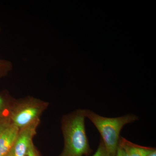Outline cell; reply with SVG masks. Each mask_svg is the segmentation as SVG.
<instances>
[{
    "label": "cell",
    "mask_w": 156,
    "mask_h": 156,
    "mask_svg": "<svg viewBox=\"0 0 156 156\" xmlns=\"http://www.w3.org/2000/svg\"><path fill=\"white\" fill-rule=\"evenodd\" d=\"M5 101L2 96L0 95V114L5 108Z\"/></svg>",
    "instance_id": "obj_12"
},
{
    "label": "cell",
    "mask_w": 156,
    "mask_h": 156,
    "mask_svg": "<svg viewBox=\"0 0 156 156\" xmlns=\"http://www.w3.org/2000/svg\"><path fill=\"white\" fill-rule=\"evenodd\" d=\"M47 103L34 98L22 101L14 105L9 119L19 129L40 119L47 107Z\"/></svg>",
    "instance_id": "obj_3"
},
{
    "label": "cell",
    "mask_w": 156,
    "mask_h": 156,
    "mask_svg": "<svg viewBox=\"0 0 156 156\" xmlns=\"http://www.w3.org/2000/svg\"><path fill=\"white\" fill-rule=\"evenodd\" d=\"M119 145L123 149L127 156H148L156 149L137 145L122 137L120 138Z\"/></svg>",
    "instance_id": "obj_6"
},
{
    "label": "cell",
    "mask_w": 156,
    "mask_h": 156,
    "mask_svg": "<svg viewBox=\"0 0 156 156\" xmlns=\"http://www.w3.org/2000/svg\"><path fill=\"white\" fill-rule=\"evenodd\" d=\"M6 156H13V154H12V153H11V151H10V152Z\"/></svg>",
    "instance_id": "obj_14"
},
{
    "label": "cell",
    "mask_w": 156,
    "mask_h": 156,
    "mask_svg": "<svg viewBox=\"0 0 156 156\" xmlns=\"http://www.w3.org/2000/svg\"><path fill=\"white\" fill-rule=\"evenodd\" d=\"M85 110H78L65 116L62 121L64 147L60 156L88 155L91 150L85 129Z\"/></svg>",
    "instance_id": "obj_1"
},
{
    "label": "cell",
    "mask_w": 156,
    "mask_h": 156,
    "mask_svg": "<svg viewBox=\"0 0 156 156\" xmlns=\"http://www.w3.org/2000/svg\"><path fill=\"white\" fill-rule=\"evenodd\" d=\"M148 156H156V149L153 151Z\"/></svg>",
    "instance_id": "obj_13"
},
{
    "label": "cell",
    "mask_w": 156,
    "mask_h": 156,
    "mask_svg": "<svg viewBox=\"0 0 156 156\" xmlns=\"http://www.w3.org/2000/svg\"><path fill=\"white\" fill-rule=\"evenodd\" d=\"M11 68V64L9 62L0 60V73L8 72Z\"/></svg>",
    "instance_id": "obj_8"
},
{
    "label": "cell",
    "mask_w": 156,
    "mask_h": 156,
    "mask_svg": "<svg viewBox=\"0 0 156 156\" xmlns=\"http://www.w3.org/2000/svg\"><path fill=\"white\" fill-rule=\"evenodd\" d=\"M116 156H127L126 153L122 148L119 145L117 149L116 155Z\"/></svg>",
    "instance_id": "obj_11"
},
{
    "label": "cell",
    "mask_w": 156,
    "mask_h": 156,
    "mask_svg": "<svg viewBox=\"0 0 156 156\" xmlns=\"http://www.w3.org/2000/svg\"><path fill=\"white\" fill-rule=\"evenodd\" d=\"M10 123H11V122L9 119L3 120L2 121L0 122V134L3 131V129Z\"/></svg>",
    "instance_id": "obj_10"
},
{
    "label": "cell",
    "mask_w": 156,
    "mask_h": 156,
    "mask_svg": "<svg viewBox=\"0 0 156 156\" xmlns=\"http://www.w3.org/2000/svg\"><path fill=\"white\" fill-rule=\"evenodd\" d=\"M92 156H109L102 140H101L99 146L96 152Z\"/></svg>",
    "instance_id": "obj_7"
},
{
    "label": "cell",
    "mask_w": 156,
    "mask_h": 156,
    "mask_svg": "<svg viewBox=\"0 0 156 156\" xmlns=\"http://www.w3.org/2000/svg\"><path fill=\"white\" fill-rule=\"evenodd\" d=\"M86 117L93 123L99 131L109 156H116L120 139V133L126 124L137 119L134 115L117 118L101 116L89 110H85Z\"/></svg>",
    "instance_id": "obj_2"
},
{
    "label": "cell",
    "mask_w": 156,
    "mask_h": 156,
    "mask_svg": "<svg viewBox=\"0 0 156 156\" xmlns=\"http://www.w3.org/2000/svg\"><path fill=\"white\" fill-rule=\"evenodd\" d=\"M19 128L11 122L0 134V156H6L12 149Z\"/></svg>",
    "instance_id": "obj_5"
},
{
    "label": "cell",
    "mask_w": 156,
    "mask_h": 156,
    "mask_svg": "<svg viewBox=\"0 0 156 156\" xmlns=\"http://www.w3.org/2000/svg\"><path fill=\"white\" fill-rule=\"evenodd\" d=\"M23 156H40L34 146H32Z\"/></svg>",
    "instance_id": "obj_9"
},
{
    "label": "cell",
    "mask_w": 156,
    "mask_h": 156,
    "mask_svg": "<svg viewBox=\"0 0 156 156\" xmlns=\"http://www.w3.org/2000/svg\"><path fill=\"white\" fill-rule=\"evenodd\" d=\"M40 119L19 129L17 138L11 150L13 156H23L34 145L33 139L36 134Z\"/></svg>",
    "instance_id": "obj_4"
}]
</instances>
